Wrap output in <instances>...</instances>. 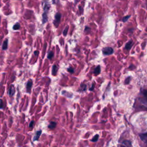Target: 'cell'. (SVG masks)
Segmentation results:
<instances>
[{
    "label": "cell",
    "mask_w": 147,
    "mask_h": 147,
    "mask_svg": "<svg viewBox=\"0 0 147 147\" xmlns=\"http://www.w3.org/2000/svg\"><path fill=\"white\" fill-rule=\"evenodd\" d=\"M49 7H50V6L49 5V4H46V3L45 4L44 7V12L42 15V22L43 24L46 23L48 21V13Z\"/></svg>",
    "instance_id": "6da1fadb"
},
{
    "label": "cell",
    "mask_w": 147,
    "mask_h": 147,
    "mask_svg": "<svg viewBox=\"0 0 147 147\" xmlns=\"http://www.w3.org/2000/svg\"><path fill=\"white\" fill-rule=\"evenodd\" d=\"M102 53L104 55L108 56V55H112L114 53V50L111 47H107L102 49Z\"/></svg>",
    "instance_id": "7a4b0ae2"
},
{
    "label": "cell",
    "mask_w": 147,
    "mask_h": 147,
    "mask_svg": "<svg viewBox=\"0 0 147 147\" xmlns=\"http://www.w3.org/2000/svg\"><path fill=\"white\" fill-rule=\"evenodd\" d=\"M61 14L60 13L57 12L55 16V20L53 21V24L56 27H57L59 26V24L61 20Z\"/></svg>",
    "instance_id": "3957f363"
},
{
    "label": "cell",
    "mask_w": 147,
    "mask_h": 147,
    "mask_svg": "<svg viewBox=\"0 0 147 147\" xmlns=\"http://www.w3.org/2000/svg\"><path fill=\"white\" fill-rule=\"evenodd\" d=\"M15 92V88L14 87L13 85H11L9 88V90H8V95L10 96H12L14 94Z\"/></svg>",
    "instance_id": "277c9868"
},
{
    "label": "cell",
    "mask_w": 147,
    "mask_h": 147,
    "mask_svg": "<svg viewBox=\"0 0 147 147\" xmlns=\"http://www.w3.org/2000/svg\"><path fill=\"white\" fill-rule=\"evenodd\" d=\"M141 94L142 95V102L147 103V90H143L141 92Z\"/></svg>",
    "instance_id": "5b68a950"
},
{
    "label": "cell",
    "mask_w": 147,
    "mask_h": 147,
    "mask_svg": "<svg viewBox=\"0 0 147 147\" xmlns=\"http://www.w3.org/2000/svg\"><path fill=\"white\" fill-rule=\"evenodd\" d=\"M133 44V42L132 40H130L129 42H127L125 47V49L126 50H130L131 49V48L132 47Z\"/></svg>",
    "instance_id": "8992f818"
},
{
    "label": "cell",
    "mask_w": 147,
    "mask_h": 147,
    "mask_svg": "<svg viewBox=\"0 0 147 147\" xmlns=\"http://www.w3.org/2000/svg\"><path fill=\"white\" fill-rule=\"evenodd\" d=\"M140 137L142 141L145 142H147V133L140 134Z\"/></svg>",
    "instance_id": "52a82bcc"
},
{
    "label": "cell",
    "mask_w": 147,
    "mask_h": 147,
    "mask_svg": "<svg viewBox=\"0 0 147 147\" xmlns=\"http://www.w3.org/2000/svg\"><path fill=\"white\" fill-rule=\"evenodd\" d=\"M7 45H8V40L6 38L3 42V44L2 47V50H4V51L6 50L7 49Z\"/></svg>",
    "instance_id": "ba28073f"
},
{
    "label": "cell",
    "mask_w": 147,
    "mask_h": 147,
    "mask_svg": "<svg viewBox=\"0 0 147 147\" xmlns=\"http://www.w3.org/2000/svg\"><path fill=\"white\" fill-rule=\"evenodd\" d=\"M41 133H42V130H38V131H37L36 132V135H35V136L33 137V139L34 141H37V140H38V138H39V137H40V136Z\"/></svg>",
    "instance_id": "9c48e42d"
},
{
    "label": "cell",
    "mask_w": 147,
    "mask_h": 147,
    "mask_svg": "<svg viewBox=\"0 0 147 147\" xmlns=\"http://www.w3.org/2000/svg\"><path fill=\"white\" fill-rule=\"evenodd\" d=\"M32 84H33V82L32 80H29L28 82H27V84H26V90H27V91H30L31 88H32Z\"/></svg>",
    "instance_id": "30bf717a"
},
{
    "label": "cell",
    "mask_w": 147,
    "mask_h": 147,
    "mask_svg": "<svg viewBox=\"0 0 147 147\" xmlns=\"http://www.w3.org/2000/svg\"><path fill=\"white\" fill-rule=\"evenodd\" d=\"M57 69H58V67H57L56 65L54 64L52 67V75H56V73H57Z\"/></svg>",
    "instance_id": "8fae6325"
},
{
    "label": "cell",
    "mask_w": 147,
    "mask_h": 147,
    "mask_svg": "<svg viewBox=\"0 0 147 147\" xmlns=\"http://www.w3.org/2000/svg\"><path fill=\"white\" fill-rule=\"evenodd\" d=\"M100 72V67L99 65H98L94 69V73L95 74V75H98L99 74Z\"/></svg>",
    "instance_id": "7c38bea8"
},
{
    "label": "cell",
    "mask_w": 147,
    "mask_h": 147,
    "mask_svg": "<svg viewBox=\"0 0 147 147\" xmlns=\"http://www.w3.org/2000/svg\"><path fill=\"white\" fill-rule=\"evenodd\" d=\"M86 90V85L84 84H81L80 87L78 90V91L79 92H83V91H84Z\"/></svg>",
    "instance_id": "4fadbf2b"
},
{
    "label": "cell",
    "mask_w": 147,
    "mask_h": 147,
    "mask_svg": "<svg viewBox=\"0 0 147 147\" xmlns=\"http://www.w3.org/2000/svg\"><path fill=\"white\" fill-rule=\"evenodd\" d=\"M56 126V123L55 122H51L48 125V128L51 129H54Z\"/></svg>",
    "instance_id": "5bb4252c"
},
{
    "label": "cell",
    "mask_w": 147,
    "mask_h": 147,
    "mask_svg": "<svg viewBox=\"0 0 147 147\" xmlns=\"http://www.w3.org/2000/svg\"><path fill=\"white\" fill-rule=\"evenodd\" d=\"M20 24L19 22H16L13 26V30H18L20 28Z\"/></svg>",
    "instance_id": "9a60e30c"
},
{
    "label": "cell",
    "mask_w": 147,
    "mask_h": 147,
    "mask_svg": "<svg viewBox=\"0 0 147 147\" xmlns=\"http://www.w3.org/2000/svg\"><path fill=\"white\" fill-rule=\"evenodd\" d=\"M98 138H99V135L98 134H96L95 135L93 138L91 139V141L92 142H96L98 140Z\"/></svg>",
    "instance_id": "2e32d148"
},
{
    "label": "cell",
    "mask_w": 147,
    "mask_h": 147,
    "mask_svg": "<svg viewBox=\"0 0 147 147\" xmlns=\"http://www.w3.org/2000/svg\"><path fill=\"white\" fill-rule=\"evenodd\" d=\"M53 55H54L53 52L52 51H50V52L48 53V54L47 57H48V59H52V57H53Z\"/></svg>",
    "instance_id": "e0dca14e"
},
{
    "label": "cell",
    "mask_w": 147,
    "mask_h": 147,
    "mask_svg": "<svg viewBox=\"0 0 147 147\" xmlns=\"http://www.w3.org/2000/svg\"><path fill=\"white\" fill-rule=\"evenodd\" d=\"M68 30V26H67L65 28V29H64L63 32V36H67Z\"/></svg>",
    "instance_id": "ac0fdd59"
},
{
    "label": "cell",
    "mask_w": 147,
    "mask_h": 147,
    "mask_svg": "<svg viewBox=\"0 0 147 147\" xmlns=\"http://www.w3.org/2000/svg\"><path fill=\"white\" fill-rule=\"evenodd\" d=\"M130 17V15H127V16H126L123 17V18H122V21H123V22H126V21L129 20V18Z\"/></svg>",
    "instance_id": "d6986e66"
},
{
    "label": "cell",
    "mask_w": 147,
    "mask_h": 147,
    "mask_svg": "<svg viewBox=\"0 0 147 147\" xmlns=\"http://www.w3.org/2000/svg\"><path fill=\"white\" fill-rule=\"evenodd\" d=\"M90 30H91V28H89V27H88V26H85V29H84V32H86V33H89L90 32Z\"/></svg>",
    "instance_id": "ffe728a7"
},
{
    "label": "cell",
    "mask_w": 147,
    "mask_h": 147,
    "mask_svg": "<svg viewBox=\"0 0 147 147\" xmlns=\"http://www.w3.org/2000/svg\"><path fill=\"white\" fill-rule=\"evenodd\" d=\"M67 71H68L69 73H71V74H72V73L74 72V69L73 68H72V67L68 68L67 69Z\"/></svg>",
    "instance_id": "44dd1931"
},
{
    "label": "cell",
    "mask_w": 147,
    "mask_h": 147,
    "mask_svg": "<svg viewBox=\"0 0 147 147\" xmlns=\"http://www.w3.org/2000/svg\"><path fill=\"white\" fill-rule=\"evenodd\" d=\"M130 77L127 78L126 79V80H125V84H128V83L130 82Z\"/></svg>",
    "instance_id": "7402d4cb"
},
{
    "label": "cell",
    "mask_w": 147,
    "mask_h": 147,
    "mask_svg": "<svg viewBox=\"0 0 147 147\" xmlns=\"http://www.w3.org/2000/svg\"><path fill=\"white\" fill-rule=\"evenodd\" d=\"M33 125H34V121H32L31 122H30V123H29V127H33Z\"/></svg>",
    "instance_id": "603a6c76"
},
{
    "label": "cell",
    "mask_w": 147,
    "mask_h": 147,
    "mask_svg": "<svg viewBox=\"0 0 147 147\" xmlns=\"http://www.w3.org/2000/svg\"><path fill=\"white\" fill-rule=\"evenodd\" d=\"M94 87H95V86H94V84H92V86L89 88L90 91H92V90H94Z\"/></svg>",
    "instance_id": "cb8c5ba5"
},
{
    "label": "cell",
    "mask_w": 147,
    "mask_h": 147,
    "mask_svg": "<svg viewBox=\"0 0 147 147\" xmlns=\"http://www.w3.org/2000/svg\"><path fill=\"white\" fill-rule=\"evenodd\" d=\"M1 109L3 108V102H2V99L1 100Z\"/></svg>",
    "instance_id": "d4e9b609"
},
{
    "label": "cell",
    "mask_w": 147,
    "mask_h": 147,
    "mask_svg": "<svg viewBox=\"0 0 147 147\" xmlns=\"http://www.w3.org/2000/svg\"><path fill=\"white\" fill-rule=\"evenodd\" d=\"M38 53H39L38 51H36L34 52V54L35 55H37L38 54Z\"/></svg>",
    "instance_id": "484cf974"
},
{
    "label": "cell",
    "mask_w": 147,
    "mask_h": 147,
    "mask_svg": "<svg viewBox=\"0 0 147 147\" xmlns=\"http://www.w3.org/2000/svg\"><path fill=\"white\" fill-rule=\"evenodd\" d=\"M56 1H57V0H52V3H56Z\"/></svg>",
    "instance_id": "4316f807"
},
{
    "label": "cell",
    "mask_w": 147,
    "mask_h": 147,
    "mask_svg": "<svg viewBox=\"0 0 147 147\" xmlns=\"http://www.w3.org/2000/svg\"><path fill=\"white\" fill-rule=\"evenodd\" d=\"M118 147H125V146H123V145H119Z\"/></svg>",
    "instance_id": "83f0119b"
}]
</instances>
